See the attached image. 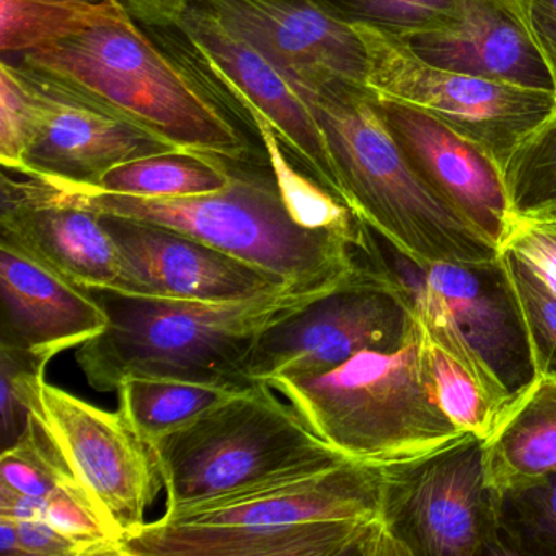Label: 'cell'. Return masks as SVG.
Wrapping results in <instances>:
<instances>
[{"mask_svg":"<svg viewBox=\"0 0 556 556\" xmlns=\"http://www.w3.org/2000/svg\"><path fill=\"white\" fill-rule=\"evenodd\" d=\"M493 493L514 490L556 471V374L532 376L514 393L493 434L483 441Z\"/></svg>","mask_w":556,"mask_h":556,"instance_id":"cell-22","label":"cell"},{"mask_svg":"<svg viewBox=\"0 0 556 556\" xmlns=\"http://www.w3.org/2000/svg\"><path fill=\"white\" fill-rule=\"evenodd\" d=\"M292 87L324 129L340 178V201L357 219L419 266L496 265L497 243L422 180L366 87L340 79Z\"/></svg>","mask_w":556,"mask_h":556,"instance_id":"cell-2","label":"cell"},{"mask_svg":"<svg viewBox=\"0 0 556 556\" xmlns=\"http://www.w3.org/2000/svg\"><path fill=\"white\" fill-rule=\"evenodd\" d=\"M501 180L509 210L556 200V109L517 146Z\"/></svg>","mask_w":556,"mask_h":556,"instance_id":"cell-30","label":"cell"},{"mask_svg":"<svg viewBox=\"0 0 556 556\" xmlns=\"http://www.w3.org/2000/svg\"><path fill=\"white\" fill-rule=\"evenodd\" d=\"M379 249L426 333L477 380L497 408H506L532 379V367L497 263L419 266L380 237Z\"/></svg>","mask_w":556,"mask_h":556,"instance_id":"cell-7","label":"cell"},{"mask_svg":"<svg viewBox=\"0 0 556 556\" xmlns=\"http://www.w3.org/2000/svg\"><path fill=\"white\" fill-rule=\"evenodd\" d=\"M63 2H87V4H106L112 0H63Z\"/></svg>","mask_w":556,"mask_h":556,"instance_id":"cell-40","label":"cell"},{"mask_svg":"<svg viewBox=\"0 0 556 556\" xmlns=\"http://www.w3.org/2000/svg\"><path fill=\"white\" fill-rule=\"evenodd\" d=\"M105 311V330L80 344L76 361L97 392L132 377L250 386L243 374L260 333L325 292L285 289L227 304L131 294L83 286ZM328 292V291H327Z\"/></svg>","mask_w":556,"mask_h":556,"instance_id":"cell-3","label":"cell"},{"mask_svg":"<svg viewBox=\"0 0 556 556\" xmlns=\"http://www.w3.org/2000/svg\"><path fill=\"white\" fill-rule=\"evenodd\" d=\"M245 38L295 87H366V51L353 24L317 0H193Z\"/></svg>","mask_w":556,"mask_h":556,"instance_id":"cell-16","label":"cell"},{"mask_svg":"<svg viewBox=\"0 0 556 556\" xmlns=\"http://www.w3.org/2000/svg\"><path fill=\"white\" fill-rule=\"evenodd\" d=\"M35 103L30 87L11 61L0 63V164L9 170L24 167L34 131Z\"/></svg>","mask_w":556,"mask_h":556,"instance_id":"cell-33","label":"cell"},{"mask_svg":"<svg viewBox=\"0 0 556 556\" xmlns=\"http://www.w3.org/2000/svg\"><path fill=\"white\" fill-rule=\"evenodd\" d=\"M247 387L132 377L119 387V408L152 445Z\"/></svg>","mask_w":556,"mask_h":556,"instance_id":"cell-25","label":"cell"},{"mask_svg":"<svg viewBox=\"0 0 556 556\" xmlns=\"http://www.w3.org/2000/svg\"><path fill=\"white\" fill-rule=\"evenodd\" d=\"M165 30L174 43L162 47L185 64L227 112L239 119L245 110L265 116L299 167L340 201V178L324 129L281 71L197 2L175 27Z\"/></svg>","mask_w":556,"mask_h":556,"instance_id":"cell-11","label":"cell"},{"mask_svg":"<svg viewBox=\"0 0 556 556\" xmlns=\"http://www.w3.org/2000/svg\"><path fill=\"white\" fill-rule=\"evenodd\" d=\"M493 497L496 556H556V471Z\"/></svg>","mask_w":556,"mask_h":556,"instance_id":"cell-26","label":"cell"},{"mask_svg":"<svg viewBox=\"0 0 556 556\" xmlns=\"http://www.w3.org/2000/svg\"><path fill=\"white\" fill-rule=\"evenodd\" d=\"M383 513L408 556H496L483 441L467 434L429 457L386 467Z\"/></svg>","mask_w":556,"mask_h":556,"instance_id":"cell-12","label":"cell"},{"mask_svg":"<svg viewBox=\"0 0 556 556\" xmlns=\"http://www.w3.org/2000/svg\"><path fill=\"white\" fill-rule=\"evenodd\" d=\"M2 60L67 84L175 148L226 161L250 159L229 112L132 18Z\"/></svg>","mask_w":556,"mask_h":556,"instance_id":"cell-4","label":"cell"},{"mask_svg":"<svg viewBox=\"0 0 556 556\" xmlns=\"http://www.w3.org/2000/svg\"><path fill=\"white\" fill-rule=\"evenodd\" d=\"M421 327V357L426 372L434 387L439 405L458 428L481 441L496 429L503 409L484 395L477 380L442 350Z\"/></svg>","mask_w":556,"mask_h":556,"instance_id":"cell-28","label":"cell"},{"mask_svg":"<svg viewBox=\"0 0 556 556\" xmlns=\"http://www.w3.org/2000/svg\"><path fill=\"white\" fill-rule=\"evenodd\" d=\"M132 21L151 28H172L193 0H118Z\"/></svg>","mask_w":556,"mask_h":556,"instance_id":"cell-37","label":"cell"},{"mask_svg":"<svg viewBox=\"0 0 556 556\" xmlns=\"http://www.w3.org/2000/svg\"><path fill=\"white\" fill-rule=\"evenodd\" d=\"M47 520L77 546L79 556H122V542L76 491L58 488L48 497Z\"/></svg>","mask_w":556,"mask_h":556,"instance_id":"cell-34","label":"cell"},{"mask_svg":"<svg viewBox=\"0 0 556 556\" xmlns=\"http://www.w3.org/2000/svg\"><path fill=\"white\" fill-rule=\"evenodd\" d=\"M50 361L0 346V413L2 451L17 444L31 425V406Z\"/></svg>","mask_w":556,"mask_h":556,"instance_id":"cell-32","label":"cell"},{"mask_svg":"<svg viewBox=\"0 0 556 556\" xmlns=\"http://www.w3.org/2000/svg\"><path fill=\"white\" fill-rule=\"evenodd\" d=\"M0 243L74 285L119 288L118 255L100 214L37 175L2 168Z\"/></svg>","mask_w":556,"mask_h":556,"instance_id":"cell-15","label":"cell"},{"mask_svg":"<svg viewBox=\"0 0 556 556\" xmlns=\"http://www.w3.org/2000/svg\"><path fill=\"white\" fill-rule=\"evenodd\" d=\"M100 217L118 255L122 291L227 304L291 289L278 276L170 227Z\"/></svg>","mask_w":556,"mask_h":556,"instance_id":"cell-14","label":"cell"},{"mask_svg":"<svg viewBox=\"0 0 556 556\" xmlns=\"http://www.w3.org/2000/svg\"><path fill=\"white\" fill-rule=\"evenodd\" d=\"M131 15L112 0L106 4L63 0H0V53L17 56L25 51L58 43L102 25L123 24Z\"/></svg>","mask_w":556,"mask_h":556,"instance_id":"cell-24","label":"cell"},{"mask_svg":"<svg viewBox=\"0 0 556 556\" xmlns=\"http://www.w3.org/2000/svg\"><path fill=\"white\" fill-rule=\"evenodd\" d=\"M0 553L4 556H24L17 520L0 517Z\"/></svg>","mask_w":556,"mask_h":556,"instance_id":"cell-39","label":"cell"},{"mask_svg":"<svg viewBox=\"0 0 556 556\" xmlns=\"http://www.w3.org/2000/svg\"><path fill=\"white\" fill-rule=\"evenodd\" d=\"M386 467L343 460L162 517L177 526H281L312 520H386Z\"/></svg>","mask_w":556,"mask_h":556,"instance_id":"cell-17","label":"cell"},{"mask_svg":"<svg viewBox=\"0 0 556 556\" xmlns=\"http://www.w3.org/2000/svg\"><path fill=\"white\" fill-rule=\"evenodd\" d=\"M403 40L432 66L555 93L530 34L527 0H480L455 24Z\"/></svg>","mask_w":556,"mask_h":556,"instance_id":"cell-21","label":"cell"},{"mask_svg":"<svg viewBox=\"0 0 556 556\" xmlns=\"http://www.w3.org/2000/svg\"><path fill=\"white\" fill-rule=\"evenodd\" d=\"M529 27L552 74L556 96V0H527Z\"/></svg>","mask_w":556,"mask_h":556,"instance_id":"cell-36","label":"cell"},{"mask_svg":"<svg viewBox=\"0 0 556 556\" xmlns=\"http://www.w3.org/2000/svg\"><path fill=\"white\" fill-rule=\"evenodd\" d=\"M17 523L24 556H79L77 546L47 519L21 520Z\"/></svg>","mask_w":556,"mask_h":556,"instance_id":"cell-35","label":"cell"},{"mask_svg":"<svg viewBox=\"0 0 556 556\" xmlns=\"http://www.w3.org/2000/svg\"><path fill=\"white\" fill-rule=\"evenodd\" d=\"M31 416L63 465V486L79 493L123 545L164 486L151 445L122 408H100L47 380Z\"/></svg>","mask_w":556,"mask_h":556,"instance_id":"cell-10","label":"cell"},{"mask_svg":"<svg viewBox=\"0 0 556 556\" xmlns=\"http://www.w3.org/2000/svg\"><path fill=\"white\" fill-rule=\"evenodd\" d=\"M376 100L396 144L422 180L500 247L509 203L491 159L429 113Z\"/></svg>","mask_w":556,"mask_h":556,"instance_id":"cell-19","label":"cell"},{"mask_svg":"<svg viewBox=\"0 0 556 556\" xmlns=\"http://www.w3.org/2000/svg\"><path fill=\"white\" fill-rule=\"evenodd\" d=\"M0 346L51 361L105 330V311L83 288L0 243Z\"/></svg>","mask_w":556,"mask_h":556,"instance_id":"cell-20","label":"cell"},{"mask_svg":"<svg viewBox=\"0 0 556 556\" xmlns=\"http://www.w3.org/2000/svg\"><path fill=\"white\" fill-rule=\"evenodd\" d=\"M500 252L516 256L556 295V200L507 211Z\"/></svg>","mask_w":556,"mask_h":556,"instance_id":"cell-31","label":"cell"},{"mask_svg":"<svg viewBox=\"0 0 556 556\" xmlns=\"http://www.w3.org/2000/svg\"><path fill=\"white\" fill-rule=\"evenodd\" d=\"M350 24L382 28L402 38L455 24L480 0H317Z\"/></svg>","mask_w":556,"mask_h":556,"instance_id":"cell-29","label":"cell"},{"mask_svg":"<svg viewBox=\"0 0 556 556\" xmlns=\"http://www.w3.org/2000/svg\"><path fill=\"white\" fill-rule=\"evenodd\" d=\"M415 320L408 294L380 258L263 330L243 374L262 382L321 376L363 351L399 350Z\"/></svg>","mask_w":556,"mask_h":556,"instance_id":"cell-9","label":"cell"},{"mask_svg":"<svg viewBox=\"0 0 556 556\" xmlns=\"http://www.w3.org/2000/svg\"><path fill=\"white\" fill-rule=\"evenodd\" d=\"M497 266L522 328L532 376L556 374V295L510 253L500 252Z\"/></svg>","mask_w":556,"mask_h":556,"instance_id":"cell-27","label":"cell"},{"mask_svg":"<svg viewBox=\"0 0 556 556\" xmlns=\"http://www.w3.org/2000/svg\"><path fill=\"white\" fill-rule=\"evenodd\" d=\"M232 162L204 152L174 149L116 165L96 185L77 188L149 200L201 197L229 187Z\"/></svg>","mask_w":556,"mask_h":556,"instance_id":"cell-23","label":"cell"},{"mask_svg":"<svg viewBox=\"0 0 556 556\" xmlns=\"http://www.w3.org/2000/svg\"><path fill=\"white\" fill-rule=\"evenodd\" d=\"M268 383L351 460L408 464L468 434L439 405L422 364L418 317L399 350L363 351L321 376Z\"/></svg>","mask_w":556,"mask_h":556,"instance_id":"cell-5","label":"cell"},{"mask_svg":"<svg viewBox=\"0 0 556 556\" xmlns=\"http://www.w3.org/2000/svg\"><path fill=\"white\" fill-rule=\"evenodd\" d=\"M11 63L30 87L35 103L24 167L14 172L90 187L116 165L178 149L67 84Z\"/></svg>","mask_w":556,"mask_h":556,"instance_id":"cell-13","label":"cell"},{"mask_svg":"<svg viewBox=\"0 0 556 556\" xmlns=\"http://www.w3.org/2000/svg\"><path fill=\"white\" fill-rule=\"evenodd\" d=\"M353 27L366 51V89L434 116L483 151L500 174L517 146L556 109L548 90L432 66L399 35L366 24Z\"/></svg>","mask_w":556,"mask_h":556,"instance_id":"cell-8","label":"cell"},{"mask_svg":"<svg viewBox=\"0 0 556 556\" xmlns=\"http://www.w3.org/2000/svg\"><path fill=\"white\" fill-rule=\"evenodd\" d=\"M151 447L167 493L164 516L295 471L351 460L262 380Z\"/></svg>","mask_w":556,"mask_h":556,"instance_id":"cell-6","label":"cell"},{"mask_svg":"<svg viewBox=\"0 0 556 556\" xmlns=\"http://www.w3.org/2000/svg\"><path fill=\"white\" fill-rule=\"evenodd\" d=\"M122 556H408L389 523L312 520L281 526H177L146 522Z\"/></svg>","mask_w":556,"mask_h":556,"instance_id":"cell-18","label":"cell"},{"mask_svg":"<svg viewBox=\"0 0 556 556\" xmlns=\"http://www.w3.org/2000/svg\"><path fill=\"white\" fill-rule=\"evenodd\" d=\"M51 185L96 213L161 224L210 243L294 291L327 292L374 265L363 252L366 224L357 232L312 226L286 200L268 161L232 162L229 187L191 198L149 200Z\"/></svg>","mask_w":556,"mask_h":556,"instance_id":"cell-1","label":"cell"},{"mask_svg":"<svg viewBox=\"0 0 556 556\" xmlns=\"http://www.w3.org/2000/svg\"><path fill=\"white\" fill-rule=\"evenodd\" d=\"M48 497L17 493L0 484V517L17 520L47 519Z\"/></svg>","mask_w":556,"mask_h":556,"instance_id":"cell-38","label":"cell"}]
</instances>
